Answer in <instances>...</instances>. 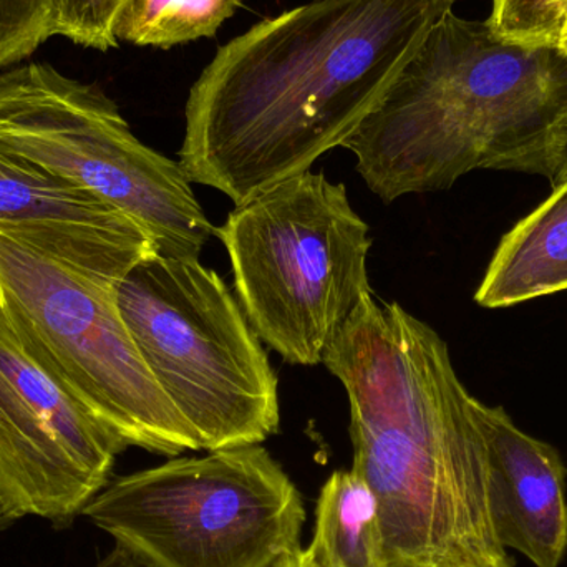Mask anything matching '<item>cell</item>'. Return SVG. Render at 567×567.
I'll use <instances>...</instances> for the list:
<instances>
[{"label": "cell", "mask_w": 567, "mask_h": 567, "mask_svg": "<svg viewBox=\"0 0 567 567\" xmlns=\"http://www.w3.org/2000/svg\"><path fill=\"white\" fill-rule=\"evenodd\" d=\"M455 0H310L221 47L189 90L179 165L236 206L359 128Z\"/></svg>", "instance_id": "1"}, {"label": "cell", "mask_w": 567, "mask_h": 567, "mask_svg": "<svg viewBox=\"0 0 567 567\" xmlns=\"http://www.w3.org/2000/svg\"><path fill=\"white\" fill-rule=\"evenodd\" d=\"M322 363L349 399L352 472L379 506L383 567H516L493 523L480 400L445 340L370 290Z\"/></svg>", "instance_id": "2"}, {"label": "cell", "mask_w": 567, "mask_h": 567, "mask_svg": "<svg viewBox=\"0 0 567 567\" xmlns=\"http://www.w3.org/2000/svg\"><path fill=\"white\" fill-rule=\"evenodd\" d=\"M567 115V56L508 42L446 13L346 140L357 172L390 205L452 188L473 169L549 178Z\"/></svg>", "instance_id": "3"}, {"label": "cell", "mask_w": 567, "mask_h": 567, "mask_svg": "<svg viewBox=\"0 0 567 567\" xmlns=\"http://www.w3.org/2000/svg\"><path fill=\"white\" fill-rule=\"evenodd\" d=\"M123 320L199 450L278 433V379L241 303L199 259L155 255L116 284Z\"/></svg>", "instance_id": "4"}, {"label": "cell", "mask_w": 567, "mask_h": 567, "mask_svg": "<svg viewBox=\"0 0 567 567\" xmlns=\"http://www.w3.org/2000/svg\"><path fill=\"white\" fill-rule=\"evenodd\" d=\"M228 251L236 296L262 342L290 365L322 363L370 292L369 225L346 185L306 172L236 206L215 228Z\"/></svg>", "instance_id": "5"}, {"label": "cell", "mask_w": 567, "mask_h": 567, "mask_svg": "<svg viewBox=\"0 0 567 567\" xmlns=\"http://www.w3.org/2000/svg\"><path fill=\"white\" fill-rule=\"evenodd\" d=\"M83 516L143 567H275L300 551L306 522L296 486L259 445L122 476Z\"/></svg>", "instance_id": "6"}, {"label": "cell", "mask_w": 567, "mask_h": 567, "mask_svg": "<svg viewBox=\"0 0 567 567\" xmlns=\"http://www.w3.org/2000/svg\"><path fill=\"white\" fill-rule=\"evenodd\" d=\"M0 313L32 359L126 445L166 456L199 450L146 367L116 286L0 235Z\"/></svg>", "instance_id": "7"}, {"label": "cell", "mask_w": 567, "mask_h": 567, "mask_svg": "<svg viewBox=\"0 0 567 567\" xmlns=\"http://www.w3.org/2000/svg\"><path fill=\"white\" fill-rule=\"evenodd\" d=\"M0 148L118 209L163 258L198 259L215 235L182 165L140 142L102 90L52 65L0 73Z\"/></svg>", "instance_id": "8"}, {"label": "cell", "mask_w": 567, "mask_h": 567, "mask_svg": "<svg viewBox=\"0 0 567 567\" xmlns=\"http://www.w3.org/2000/svg\"><path fill=\"white\" fill-rule=\"evenodd\" d=\"M125 442L63 390L0 313V513L69 526L110 483Z\"/></svg>", "instance_id": "9"}, {"label": "cell", "mask_w": 567, "mask_h": 567, "mask_svg": "<svg viewBox=\"0 0 567 567\" xmlns=\"http://www.w3.org/2000/svg\"><path fill=\"white\" fill-rule=\"evenodd\" d=\"M0 235L113 286L158 255L146 233L118 209L3 148Z\"/></svg>", "instance_id": "10"}, {"label": "cell", "mask_w": 567, "mask_h": 567, "mask_svg": "<svg viewBox=\"0 0 567 567\" xmlns=\"http://www.w3.org/2000/svg\"><path fill=\"white\" fill-rule=\"evenodd\" d=\"M489 446V505L502 545L536 567L567 555V468L555 446L523 432L503 406L480 402Z\"/></svg>", "instance_id": "11"}, {"label": "cell", "mask_w": 567, "mask_h": 567, "mask_svg": "<svg viewBox=\"0 0 567 567\" xmlns=\"http://www.w3.org/2000/svg\"><path fill=\"white\" fill-rule=\"evenodd\" d=\"M567 290V178L503 236L475 300L488 309Z\"/></svg>", "instance_id": "12"}, {"label": "cell", "mask_w": 567, "mask_h": 567, "mask_svg": "<svg viewBox=\"0 0 567 567\" xmlns=\"http://www.w3.org/2000/svg\"><path fill=\"white\" fill-rule=\"evenodd\" d=\"M316 516L312 545L303 551L313 567H383L379 506L357 473L327 480Z\"/></svg>", "instance_id": "13"}, {"label": "cell", "mask_w": 567, "mask_h": 567, "mask_svg": "<svg viewBox=\"0 0 567 567\" xmlns=\"http://www.w3.org/2000/svg\"><path fill=\"white\" fill-rule=\"evenodd\" d=\"M246 0H126L115 22L116 42L172 49L212 39Z\"/></svg>", "instance_id": "14"}, {"label": "cell", "mask_w": 567, "mask_h": 567, "mask_svg": "<svg viewBox=\"0 0 567 567\" xmlns=\"http://www.w3.org/2000/svg\"><path fill=\"white\" fill-rule=\"evenodd\" d=\"M486 22L508 42L556 49L563 25L561 0H493Z\"/></svg>", "instance_id": "15"}, {"label": "cell", "mask_w": 567, "mask_h": 567, "mask_svg": "<svg viewBox=\"0 0 567 567\" xmlns=\"http://www.w3.org/2000/svg\"><path fill=\"white\" fill-rule=\"evenodd\" d=\"M53 37V0H0V70Z\"/></svg>", "instance_id": "16"}, {"label": "cell", "mask_w": 567, "mask_h": 567, "mask_svg": "<svg viewBox=\"0 0 567 567\" xmlns=\"http://www.w3.org/2000/svg\"><path fill=\"white\" fill-rule=\"evenodd\" d=\"M126 0H53V37L109 52L120 45L115 22Z\"/></svg>", "instance_id": "17"}, {"label": "cell", "mask_w": 567, "mask_h": 567, "mask_svg": "<svg viewBox=\"0 0 567 567\" xmlns=\"http://www.w3.org/2000/svg\"><path fill=\"white\" fill-rule=\"evenodd\" d=\"M567 178V115L559 125L556 133L555 145L551 150V159H549V182L551 185H558L559 182Z\"/></svg>", "instance_id": "18"}, {"label": "cell", "mask_w": 567, "mask_h": 567, "mask_svg": "<svg viewBox=\"0 0 567 567\" xmlns=\"http://www.w3.org/2000/svg\"><path fill=\"white\" fill-rule=\"evenodd\" d=\"M95 567H143L120 548H113L105 558L100 559Z\"/></svg>", "instance_id": "19"}, {"label": "cell", "mask_w": 567, "mask_h": 567, "mask_svg": "<svg viewBox=\"0 0 567 567\" xmlns=\"http://www.w3.org/2000/svg\"><path fill=\"white\" fill-rule=\"evenodd\" d=\"M275 567H313L312 563L307 558L306 553L300 549L296 555L289 556V558H284L282 561H279Z\"/></svg>", "instance_id": "20"}, {"label": "cell", "mask_w": 567, "mask_h": 567, "mask_svg": "<svg viewBox=\"0 0 567 567\" xmlns=\"http://www.w3.org/2000/svg\"><path fill=\"white\" fill-rule=\"evenodd\" d=\"M556 50L567 56V12L565 19H563L561 32H559V40L558 45H556Z\"/></svg>", "instance_id": "21"}, {"label": "cell", "mask_w": 567, "mask_h": 567, "mask_svg": "<svg viewBox=\"0 0 567 567\" xmlns=\"http://www.w3.org/2000/svg\"><path fill=\"white\" fill-rule=\"evenodd\" d=\"M566 12H567V0H561L563 19H565Z\"/></svg>", "instance_id": "22"}, {"label": "cell", "mask_w": 567, "mask_h": 567, "mask_svg": "<svg viewBox=\"0 0 567 567\" xmlns=\"http://www.w3.org/2000/svg\"><path fill=\"white\" fill-rule=\"evenodd\" d=\"M3 525H7V523L3 522L2 513H0V528H2Z\"/></svg>", "instance_id": "23"}]
</instances>
